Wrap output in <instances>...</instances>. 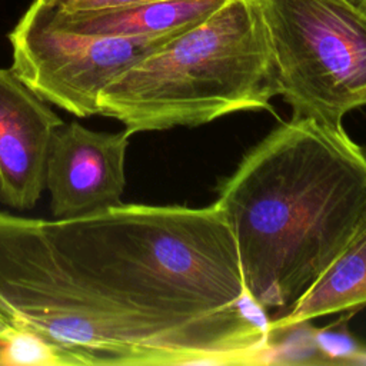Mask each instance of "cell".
Listing matches in <instances>:
<instances>
[{
	"label": "cell",
	"mask_w": 366,
	"mask_h": 366,
	"mask_svg": "<svg viewBox=\"0 0 366 366\" xmlns=\"http://www.w3.org/2000/svg\"><path fill=\"white\" fill-rule=\"evenodd\" d=\"M216 204L250 299L287 310L366 219V152L343 127L292 117L243 156Z\"/></svg>",
	"instance_id": "2"
},
{
	"label": "cell",
	"mask_w": 366,
	"mask_h": 366,
	"mask_svg": "<svg viewBox=\"0 0 366 366\" xmlns=\"http://www.w3.org/2000/svg\"><path fill=\"white\" fill-rule=\"evenodd\" d=\"M1 339V366H76L70 356L24 327L11 326L3 333Z\"/></svg>",
	"instance_id": "10"
},
{
	"label": "cell",
	"mask_w": 366,
	"mask_h": 366,
	"mask_svg": "<svg viewBox=\"0 0 366 366\" xmlns=\"http://www.w3.org/2000/svg\"><path fill=\"white\" fill-rule=\"evenodd\" d=\"M9 327H11V325H10V323H9V322H7V320L0 315V336H1V335H3Z\"/></svg>",
	"instance_id": "12"
},
{
	"label": "cell",
	"mask_w": 366,
	"mask_h": 366,
	"mask_svg": "<svg viewBox=\"0 0 366 366\" xmlns=\"http://www.w3.org/2000/svg\"><path fill=\"white\" fill-rule=\"evenodd\" d=\"M277 84L254 0H227L122 71L99 96V114L130 133L199 126L264 109Z\"/></svg>",
	"instance_id": "3"
},
{
	"label": "cell",
	"mask_w": 366,
	"mask_h": 366,
	"mask_svg": "<svg viewBox=\"0 0 366 366\" xmlns=\"http://www.w3.org/2000/svg\"><path fill=\"white\" fill-rule=\"evenodd\" d=\"M44 6H49L61 11H83V10H100L120 7L150 0H36Z\"/></svg>",
	"instance_id": "11"
},
{
	"label": "cell",
	"mask_w": 366,
	"mask_h": 366,
	"mask_svg": "<svg viewBox=\"0 0 366 366\" xmlns=\"http://www.w3.org/2000/svg\"><path fill=\"white\" fill-rule=\"evenodd\" d=\"M39 220L51 243L132 315L153 365L246 363L270 349V319L247 295L216 202L120 203Z\"/></svg>",
	"instance_id": "1"
},
{
	"label": "cell",
	"mask_w": 366,
	"mask_h": 366,
	"mask_svg": "<svg viewBox=\"0 0 366 366\" xmlns=\"http://www.w3.org/2000/svg\"><path fill=\"white\" fill-rule=\"evenodd\" d=\"M292 117L343 127L366 106V13L349 0H254Z\"/></svg>",
	"instance_id": "4"
},
{
	"label": "cell",
	"mask_w": 366,
	"mask_h": 366,
	"mask_svg": "<svg viewBox=\"0 0 366 366\" xmlns=\"http://www.w3.org/2000/svg\"><path fill=\"white\" fill-rule=\"evenodd\" d=\"M366 306V219L319 280L282 316H274L270 332L306 323L320 316Z\"/></svg>",
	"instance_id": "9"
},
{
	"label": "cell",
	"mask_w": 366,
	"mask_h": 366,
	"mask_svg": "<svg viewBox=\"0 0 366 366\" xmlns=\"http://www.w3.org/2000/svg\"><path fill=\"white\" fill-rule=\"evenodd\" d=\"M63 120L11 69L0 67V200L33 209L46 189L51 139Z\"/></svg>",
	"instance_id": "7"
},
{
	"label": "cell",
	"mask_w": 366,
	"mask_h": 366,
	"mask_svg": "<svg viewBox=\"0 0 366 366\" xmlns=\"http://www.w3.org/2000/svg\"><path fill=\"white\" fill-rule=\"evenodd\" d=\"M227 0H150L120 7L61 11L33 1L49 24L61 30L112 37H149L182 31L222 7Z\"/></svg>",
	"instance_id": "8"
},
{
	"label": "cell",
	"mask_w": 366,
	"mask_h": 366,
	"mask_svg": "<svg viewBox=\"0 0 366 366\" xmlns=\"http://www.w3.org/2000/svg\"><path fill=\"white\" fill-rule=\"evenodd\" d=\"M174 34L112 37L74 33L49 26L29 6L9 33L11 70L47 103L89 117L99 114V96L114 77Z\"/></svg>",
	"instance_id": "5"
},
{
	"label": "cell",
	"mask_w": 366,
	"mask_h": 366,
	"mask_svg": "<svg viewBox=\"0 0 366 366\" xmlns=\"http://www.w3.org/2000/svg\"><path fill=\"white\" fill-rule=\"evenodd\" d=\"M350 3H353L357 9H360L362 11L366 13V0H349Z\"/></svg>",
	"instance_id": "13"
},
{
	"label": "cell",
	"mask_w": 366,
	"mask_h": 366,
	"mask_svg": "<svg viewBox=\"0 0 366 366\" xmlns=\"http://www.w3.org/2000/svg\"><path fill=\"white\" fill-rule=\"evenodd\" d=\"M130 136L126 129L96 132L76 120L56 130L46 162L54 219H73L123 203Z\"/></svg>",
	"instance_id": "6"
}]
</instances>
